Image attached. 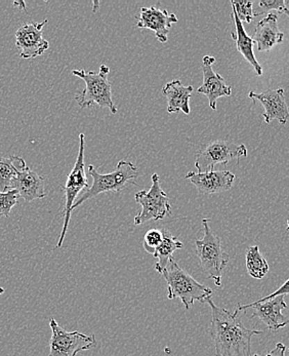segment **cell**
Masks as SVG:
<instances>
[{
    "instance_id": "cell-1",
    "label": "cell",
    "mask_w": 289,
    "mask_h": 356,
    "mask_svg": "<svg viewBox=\"0 0 289 356\" xmlns=\"http://www.w3.org/2000/svg\"><path fill=\"white\" fill-rule=\"evenodd\" d=\"M211 310L210 336L217 356H252L251 339L263 332L249 330L239 318V312H228L215 305L213 299L206 300Z\"/></svg>"
},
{
    "instance_id": "cell-2",
    "label": "cell",
    "mask_w": 289,
    "mask_h": 356,
    "mask_svg": "<svg viewBox=\"0 0 289 356\" xmlns=\"http://www.w3.org/2000/svg\"><path fill=\"white\" fill-rule=\"evenodd\" d=\"M167 284V298L170 300L180 298L186 310H189L196 301L206 302L213 295V291L192 277L174 260L170 259L165 270L161 273Z\"/></svg>"
},
{
    "instance_id": "cell-3",
    "label": "cell",
    "mask_w": 289,
    "mask_h": 356,
    "mask_svg": "<svg viewBox=\"0 0 289 356\" xmlns=\"http://www.w3.org/2000/svg\"><path fill=\"white\" fill-rule=\"evenodd\" d=\"M110 68L102 65L98 73L94 71L73 70L72 74L83 79L85 88L75 96V100L81 108H88L97 104L101 108H108L112 114L118 112L117 106L112 99V83L108 79Z\"/></svg>"
},
{
    "instance_id": "cell-4",
    "label": "cell",
    "mask_w": 289,
    "mask_h": 356,
    "mask_svg": "<svg viewBox=\"0 0 289 356\" xmlns=\"http://www.w3.org/2000/svg\"><path fill=\"white\" fill-rule=\"evenodd\" d=\"M209 219L202 220L204 234L201 239L195 241L196 254L199 258L200 266L204 273L213 280L215 286H222V275L230 257L223 249L221 238L210 229Z\"/></svg>"
},
{
    "instance_id": "cell-5",
    "label": "cell",
    "mask_w": 289,
    "mask_h": 356,
    "mask_svg": "<svg viewBox=\"0 0 289 356\" xmlns=\"http://www.w3.org/2000/svg\"><path fill=\"white\" fill-rule=\"evenodd\" d=\"M138 168L131 161H118L115 170L109 174H100L94 165L88 167V175L92 178V185L77 198L72 210L79 208L86 200L107 192H120L137 177Z\"/></svg>"
},
{
    "instance_id": "cell-6",
    "label": "cell",
    "mask_w": 289,
    "mask_h": 356,
    "mask_svg": "<svg viewBox=\"0 0 289 356\" xmlns=\"http://www.w3.org/2000/svg\"><path fill=\"white\" fill-rule=\"evenodd\" d=\"M152 185L149 191L137 192L135 200L141 204L142 211L135 218V225H142L149 221H159L172 213L170 198L160 186V178L154 172L151 176Z\"/></svg>"
},
{
    "instance_id": "cell-7",
    "label": "cell",
    "mask_w": 289,
    "mask_h": 356,
    "mask_svg": "<svg viewBox=\"0 0 289 356\" xmlns=\"http://www.w3.org/2000/svg\"><path fill=\"white\" fill-rule=\"evenodd\" d=\"M85 136L84 134H79V151L77 155L76 161L74 167L71 170L70 174L67 178L66 184L63 187V191L66 197V204H65L64 211V226L61 235H60L59 243L57 248H61L64 243L65 236L68 231L69 222L71 219V213H72L73 204L76 202L77 196L83 189L88 188V179H86L85 163H84V147H85Z\"/></svg>"
},
{
    "instance_id": "cell-8",
    "label": "cell",
    "mask_w": 289,
    "mask_h": 356,
    "mask_svg": "<svg viewBox=\"0 0 289 356\" xmlns=\"http://www.w3.org/2000/svg\"><path fill=\"white\" fill-rule=\"evenodd\" d=\"M51 330L49 356H76L81 351L96 346V337L84 335L79 332H67L55 318L49 319Z\"/></svg>"
},
{
    "instance_id": "cell-9",
    "label": "cell",
    "mask_w": 289,
    "mask_h": 356,
    "mask_svg": "<svg viewBox=\"0 0 289 356\" xmlns=\"http://www.w3.org/2000/svg\"><path fill=\"white\" fill-rule=\"evenodd\" d=\"M247 156V149L243 144H235L225 140H217L198 152L195 167L198 172L215 170L217 165H227L235 159Z\"/></svg>"
},
{
    "instance_id": "cell-10",
    "label": "cell",
    "mask_w": 289,
    "mask_h": 356,
    "mask_svg": "<svg viewBox=\"0 0 289 356\" xmlns=\"http://www.w3.org/2000/svg\"><path fill=\"white\" fill-rule=\"evenodd\" d=\"M286 308H288V304L284 300V296H278L273 299L265 300V301L260 299L247 305L239 304L236 310L240 314L241 312L252 309L251 317H258L268 327L270 331L276 332L286 327L289 323L288 317L282 314V310Z\"/></svg>"
},
{
    "instance_id": "cell-11",
    "label": "cell",
    "mask_w": 289,
    "mask_h": 356,
    "mask_svg": "<svg viewBox=\"0 0 289 356\" xmlns=\"http://www.w3.org/2000/svg\"><path fill=\"white\" fill-rule=\"evenodd\" d=\"M47 20L40 23H26L16 31V45L20 49V57L23 59H33L40 57L49 47V43L43 38L42 29Z\"/></svg>"
},
{
    "instance_id": "cell-12",
    "label": "cell",
    "mask_w": 289,
    "mask_h": 356,
    "mask_svg": "<svg viewBox=\"0 0 289 356\" xmlns=\"http://www.w3.org/2000/svg\"><path fill=\"white\" fill-rule=\"evenodd\" d=\"M215 63V58L213 56H204L202 58V73L204 83L198 88V94L206 95L208 99L209 107L217 110V99L222 97H230L232 88L226 83L225 79L213 71V65Z\"/></svg>"
},
{
    "instance_id": "cell-13",
    "label": "cell",
    "mask_w": 289,
    "mask_h": 356,
    "mask_svg": "<svg viewBox=\"0 0 289 356\" xmlns=\"http://www.w3.org/2000/svg\"><path fill=\"white\" fill-rule=\"evenodd\" d=\"M185 178L197 188L199 193L210 195L232 188L236 177L229 170H211L206 172H189Z\"/></svg>"
},
{
    "instance_id": "cell-14",
    "label": "cell",
    "mask_w": 289,
    "mask_h": 356,
    "mask_svg": "<svg viewBox=\"0 0 289 356\" xmlns=\"http://www.w3.org/2000/svg\"><path fill=\"white\" fill-rule=\"evenodd\" d=\"M248 97L256 103L260 101L264 106L265 113L263 114L265 122L271 124L273 120H278L281 124H286L289 120V110L286 100V92L283 88L267 90L265 92H250Z\"/></svg>"
},
{
    "instance_id": "cell-15",
    "label": "cell",
    "mask_w": 289,
    "mask_h": 356,
    "mask_svg": "<svg viewBox=\"0 0 289 356\" xmlns=\"http://www.w3.org/2000/svg\"><path fill=\"white\" fill-rule=\"evenodd\" d=\"M178 21L176 15L170 14L166 10L150 6L141 8L137 27L153 30L158 42L165 43L167 42L168 33L172 24L178 23Z\"/></svg>"
},
{
    "instance_id": "cell-16",
    "label": "cell",
    "mask_w": 289,
    "mask_h": 356,
    "mask_svg": "<svg viewBox=\"0 0 289 356\" xmlns=\"http://www.w3.org/2000/svg\"><path fill=\"white\" fill-rule=\"evenodd\" d=\"M252 40L258 45V51H268L276 44L283 42L284 33L278 27V15L270 13L268 16L258 22Z\"/></svg>"
},
{
    "instance_id": "cell-17",
    "label": "cell",
    "mask_w": 289,
    "mask_h": 356,
    "mask_svg": "<svg viewBox=\"0 0 289 356\" xmlns=\"http://www.w3.org/2000/svg\"><path fill=\"white\" fill-rule=\"evenodd\" d=\"M15 189L18 190L20 197L27 202L42 200L47 196L44 179L29 167L19 172Z\"/></svg>"
},
{
    "instance_id": "cell-18",
    "label": "cell",
    "mask_w": 289,
    "mask_h": 356,
    "mask_svg": "<svg viewBox=\"0 0 289 356\" xmlns=\"http://www.w3.org/2000/svg\"><path fill=\"white\" fill-rule=\"evenodd\" d=\"M193 90V86H184L179 79L166 83L161 92L167 100L168 113L183 111L187 115L190 114L191 109H190L189 101Z\"/></svg>"
},
{
    "instance_id": "cell-19",
    "label": "cell",
    "mask_w": 289,
    "mask_h": 356,
    "mask_svg": "<svg viewBox=\"0 0 289 356\" xmlns=\"http://www.w3.org/2000/svg\"><path fill=\"white\" fill-rule=\"evenodd\" d=\"M233 20L235 23V31L231 33L233 40L236 43L237 51L243 56L245 60L254 67L256 70V75H263V68L261 64L256 61V56L254 53V40L250 36L247 35V31H245V27H243L242 22L239 20L237 17L236 12L233 8L232 15Z\"/></svg>"
},
{
    "instance_id": "cell-20",
    "label": "cell",
    "mask_w": 289,
    "mask_h": 356,
    "mask_svg": "<svg viewBox=\"0 0 289 356\" xmlns=\"http://www.w3.org/2000/svg\"><path fill=\"white\" fill-rule=\"evenodd\" d=\"M27 167L20 156L0 157V192H8L16 187L19 172Z\"/></svg>"
},
{
    "instance_id": "cell-21",
    "label": "cell",
    "mask_w": 289,
    "mask_h": 356,
    "mask_svg": "<svg viewBox=\"0 0 289 356\" xmlns=\"http://www.w3.org/2000/svg\"><path fill=\"white\" fill-rule=\"evenodd\" d=\"M161 232H163V241H161L160 245L155 250L154 254H153V256L157 259V263L155 264V270L160 274L165 270L170 259L172 258V254L183 248V243L178 241V238L174 236L170 232V230L163 228V229H161Z\"/></svg>"
},
{
    "instance_id": "cell-22",
    "label": "cell",
    "mask_w": 289,
    "mask_h": 356,
    "mask_svg": "<svg viewBox=\"0 0 289 356\" xmlns=\"http://www.w3.org/2000/svg\"><path fill=\"white\" fill-rule=\"evenodd\" d=\"M247 269L251 277L262 280L269 271V264L261 254L258 245L250 247L247 252Z\"/></svg>"
},
{
    "instance_id": "cell-23",
    "label": "cell",
    "mask_w": 289,
    "mask_h": 356,
    "mask_svg": "<svg viewBox=\"0 0 289 356\" xmlns=\"http://www.w3.org/2000/svg\"><path fill=\"white\" fill-rule=\"evenodd\" d=\"M18 190L13 189L8 192H0V217L8 218L19 200Z\"/></svg>"
},
{
    "instance_id": "cell-24",
    "label": "cell",
    "mask_w": 289,
    "mask_h": 356,
    "mask_svg": "<svg viewBox=\"0 0 289 356\" xmlns=\"http://www.w3.org/2000/svg\"><path fill=\"white\" fill-rule=\"evenodd\" d=\"M231 4H232V8H234L237 17L241 22L250 24L256 18V14L254 13V8H252L254 3L251 1H234V0H232Z\"/></svg>"
},
{
    "instance_id": "cell-25",
    "label": "cell",
    "mask_w": 289,
    "mask_h": 356,
    "mask_svg": "<svg viewBox=\"0 0 289 356\" xmlns=\"http://www.w3.org/2000/svg\"><path fill=\"white\" fill-rule=\"evenodd\" d=\"M163 235L161 229H150L144 236V249L149 254H154L155 250L160 245Z\"/></svg>"
},
{
    "instance_id": "cell-26",
    "label": "cell",
    "mask_w": 289,
    "mask_h": 356,
    "mask_svg": "<svg viewBox=\"0 0 289 356\" xmlns=\"http://www.w3.org/2000/svg\"><path fill=\"white\" fill-rule=\"evenodd\" d=\"M258 6L263 8V10L260 14H256V17L261 16L267 12H271V10H276L278 14H286L289 17V10L286 8V3L283 0H264V1H261Z\"/></svg>"
},
{
    "instance_id": "cell-27",
    "label": "cell",
    "mask_w": 289,
    "mask_h": 356,
    "mask_svg": "<svg viewBox=\"0 0 289 356\" xmlns=\"http://www.w3.org/2000/svg\"><path fill=\"white\" fill-rule=\"evenodd\" d=\"M288 293H289V278L277 291H276V292L267 296V297L262 298L261 300L265 301V300L273 299V298L278 297V296H286L288 295Z\"/></svg>"
},
{
    "instance_id": "cell-28",
    "label": "cell",
    "mask_w": 289,
    "mask_h": 356,
    "mask_svg": "<svg viewBox=\"0 0 289 356\" xmlns=\"http://www.w3.org/2000/svg\"><path fill=\"white\" fill-rule=\"evenodd\" d=\"M286 345L282 343H277L275 348L273 350L270 351L268 355L265 356H286ZM254 356H261L258 355H254Z\"/></svg>"
},
{
    "instance_id": "cell-29",
    "label": "cell",
    "mask_w": 289,
    "mask_h": 356,
    "mask_svg": "<svg viewBox=\"0 0 289 356\" xmlns=\"http://www.w3.org/2000/svg\"><path fill=\"white\" fill-rule=\"evenodd\" d=\"M92 4H94V8H92V10H94V12H97V10H99L100 2H99L98 0H96V1L92 2Z\"/></svg>"
},
{
    "instance_id": "cell-30",
    "label": "cell",
    "mask_w": 289,
    "mask_h": 356,
    "mask_svg": "<svg viewBox=\"0 0 289 356\" xmlns=\"http://www.w3.org/2000/svg\"><path fill=\"white\" fill-rule=\"evenodd\" d=\"M4 292H6V291H4V289L0 288V295H2V293H4Z\"/></svg>"
},
{
    "instance_id": "cell-31",
    "label": "cell",
    "mask_w": 289,
    "mask_h": 356,
    "mask_svg": "<svg viewBox=\"0 0 289 356\" xmlns=\"http://www.w3.org/2000/svg\"><path fill=\"white\" fill-rule=\"evenodd\" d=\"M288 231H289V220L288 221Z\"/></svg>"
},
{
    "instance_id": "cell-32",
    "label": "cell",
    "mask_w": 289,
    "mask_h": 356,
    "mask_svg": "<svg viewBox=\"0 0 289 356\" xmlns=\"http://www.w3.org/2000/svg\"><path fill=\"white\" fill-rule=\"evenodd\" d=\"M288 350L289 351V347H288Z\"/></svg>"
}]
</instances>
